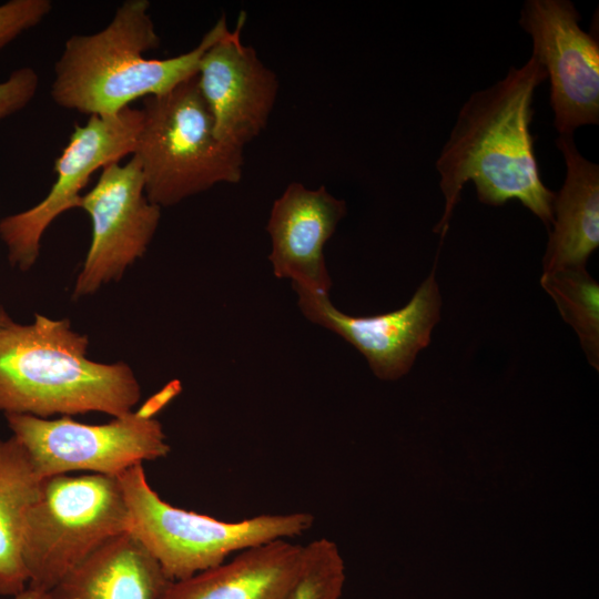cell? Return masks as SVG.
I'll return each mask as SVG.
<instances>
[{"label":"cell","instance_id":"cell-1","mask_svg":"<svg viewBox=\"0 0 599 599\" xmlns=\"http://www.w3.org/2000/svg\"><path fill=\"white\" fill-rule=\"evenodd\" d=\"M546 79L545 68L531 54L463 104L435 164L445 205L434 231L441 237L469 181L481 203L498 206L518 200L547 227L552 225L556 193L542 182L530 132L534 94Z\"/></svg>","mask_w":599,"mask_h":599},{"label":"cell","instance_id":"cell-2","mask_svg":"<svg viewBox=\"0 0 599 599\" xmlns=\"http://www.w3.org/2000/svg\"><path fill=\"white\" fill-rule=\"evenodd\" d=\"M229 30L223 16L190 51L149 59L144 53L160 45L150 2L126 0L102 30L65 40L54 64L51 98L90 116L116 114L139 98L166 93L195 77L205 51Z\"/></svg>","mask_w":599,"mask_h":599},{"label":"cell","instance_id":"cell-3","mask_svg":"<svg viewBox=\"0 0 599 599\" xmlns=\"http://www.w3.org/2000/svg\"><path fill=\"white\" fill-rule=\"evenodd\" d=\"M89 341L68 319L37 314L32 324L0 331V410L40 418L99 412L130 414L140 384L123 363L87 357Z\"/></svg>","mask_w":599,"mask_h":599},{"label":"cell","instance_id":"cell-4","mask_svg":"<svg viewBox=\"0 0 599 599\" xmlns=\"http://www.w3.org/2000/svg\"><path fill=\"white\" fill-rule=\"evenodd\" d=\"M132 156L140 163L146 197L172 206L220 183H238L243 150L222 142L196 75L144 99Z\"/></svg>","mask_w":599,"mask_h":599},{"label":"cell","instance_id":"cell-5","mask_svg":"<svg viewBox=\"0 0 599 599\" xmlns=\"http://www.w3.org/2000/svg\"><path fill=\"white\" fill-rule=\"evenodd\" d=\"M118 480L131 517L130 532L171 581L215 567L244 549L301 536L314 525V516L303 511L223 521L174 507L151 488L142 464Z\"/></svg>","mask_w":599,"mask_h":599},{"label":"cell","instance_id":"cell-6","mask_svg":"<svg viewBox=\"0 0 599 599\" xmlns=\"http://www.w3.org/2000/svg\"><path fill=\"white\" fill-rule=\"evenodd\" d=\"M118 477L99 474L45 478L27 514L22 560L28 587L42 593L110 539L131 531Z\"/></svg>","mask_w":599,"mask_h":599},{"label":"cell","instance_id":"cell-7","mask_svg":"<svg viewBox=\"0 0 599 599\" xmlns=\"http://www.w3.org/2000/svg\"><path fill=\"white\" fill-rule=\"evenodd\" d=\"M171 382L136 412L106 424L90 425L69 416L57 419L4 414L13 435L29 453L42 478L71 471L118 477L129 468L167 456L171 448L154 417L179 392Z\"/></svg>","mask_w":599,"mask_h":599},{"label":"cell","instance_id":"cell-8","mask_svg":"<svg viewBox=\"0 0 599 599\" xmlns=\"http://www.w3.org/2000/svg\"><path fill=\"white\" fill-rule=\"evenodd\" d=\"M142 123L141 109L125 108L113 115H91L75 124L54 163L55 181L44 199L0 221V238L12 266L26 272L40 254L41 238L62 213L80 207L81 191L91 175L109 163L132 155Z\"/></svg>","mask_w":599,"mask_h":599},{"label":"cell","instance_id":"cell-9","mask_svg":"<svg viewBox=\"0 0 599 599\" xmlns=\"http://www.w3.org/2000/svg\"><path fill=\"white\" fill-rule=\"evenodd\" d=\"M91 220V243L77 277L73 298L91 295L119 281L146 252L161 219V207L144 192L135 156L105 165L94 186L81 197Z\"/></svg>","mask_w":599,"mask_h":599},{"label":"cell","instance_id":"cell-10","mask_svg":"<svg viewBox=\"0 0 599 599\" xmlns=\"http://www.w3.org/2000/svg\"><path fill=\"white\" fill-rule=\"evenodd\" d=\"M569 0H527L519 24L550 80V105L559 135L599 122V42L580 26Z\"/></svg>","mask_w":599,"mask_h":599},{"label":"cell","instance_id":"cell-11","mask_svg":"<svg viewBox=\"0 0 599 599\" xmlns=\"http://www.w3.org/2000/svg\"><path fill=\"white\" fill-rule=\"evenodd\" d=\"M295 292L304 316L354 346L383 380H395L409 372L418 353L429 345L440 317L441 298L434 271L405 306L373 316L347 315L332 304L329 295Z\"/></svg>","mask_w":599,"mask_h":599},{"label":"cell","instance_id":"cell-12","mask_svg":"<svg viewBox=\"0 0 599 599\" xmlns=\"http://www.w3.org/2000/svg\"><path fill=\"white\" fill-rule=\"evenodd\" d=\"M244 21L242 13L235 29L205 51L196 74L215 135L241 150L265 129L278 90L275 73L241 40Z\"/></svg>","mask_w":599,"mask_h":599},{"label":"cell","instance_id":"cell-13","mask_svg":"<svg viewBox=\"0 0 599 599\" xmlns=\"http://www.w3.org/2000/svg\"><path fill=\"white\" fill-rule=\"evenodd\" d=\"M345 214V201L325 186L311 190L298 182L288 184L273 203L266 226L273 274L291 280L294 290L329 295L324 246Z\"/></svg>","mask_w":599,"mask_h":599},{"label":"cell","instance_id":"cell-14","mask_svg":"<svg viewBox=\"0 0 599 599\" xmlns=\"http://www.w3.org/2000/svg\"><path fill=\"white\" fill-rule=\"evenodd\" d=\"M303 559L304 545L291 539L272 540L171 581L160 599H288Z\"/></svg>","mask_w":599,"mask_h":599},{"label":"cell","instance_id":"cell-15","mask_svg":"<svg viewBox=\"0 0 599 599\" xmlns=\"http://www.w3.org/2000/svg\"><path fill=\"white\" fill-rule=\"evenodd\" d=\"M566 177L554 201L552 231L542 258V274L586 268L599 246V166L578 151L572 134L556 140Z\"/></svg>","mask_w":599,"mask_h":599},{"label":"cell","instance_id":"cell-16","mask_svg":"<svg viewBox=\"0 0 599 599\" xmlns=\"http://www.w3.org/2000/svg\"><path fill=\"white\" fill-rule=\"evenodd\" d=\"M170 582L144 546L124 532L90 555L42 599H160Z\"/></svg>","mask_w":599,"mask_h":599},{"label":"cell","instance_id":"cell-17","mask_svg":"<svg viewBox=\"0 0 599 599\" xmlns=\"http://www.w3.org/2000/svg\"><path fill=\"white\" fill-rule=\"evenodd\" d=\"M44 480L14 436L0 439V596L16 597L28 587L21 554L23 529Z\"/></svg>","mask_w":599,"mask_h":599},{"label":"cell","instance_id":"cell-18","mask_svg":"<svg viewBox=\"0 0 599 599\" xmlns=\"http://www.w3.org/2000/svg\"><path fill=\"white\" fill-rule=\"evenodd\" d=\"M540 284L577 333L588 362L599 368V285L586 268L542 274Z\"/></svg>","mask_w":599,"mask_h":599},{"label":"cell","instance_id":"cell-19","mask_svg":"<svg viewBox=\"0 0 599 599\" xmlns=\"http://www.w3.org/2000/svg\"><path fill=\"white\" fill-rule=\"evenodd\" d=\"M345 579L337 545L327 538L315 539L304 546L302 569L288 599H339Z\"/></svg>","mask_w":599,"mask_h":599},{"label":"cell","instance_id":"cell-20","mask_svg":"<svg viewBox=\"0 0 599 599\" xmlns=\"http://www.w3.org/2000/svg\"><path fill=\"white\" fill-rule=\"evenodd\" d=\"M51 10L50 0H10L0 4V50L40 24Z\"/></svg>","mask_w":599,"mask_h":599},{"label":"cell","instance_id":"cell-21","mask_svg":"<svg viewBox=\"0 0 599 599\" xmlns=\"http://www.w3.org/2000/svg\"><path fill=\"white\" fill-rule=\"evenodd\" d=\"M39 88V75L31 67L16 69L0 81V121L24 109Z\"/></svg>","mask_w":599,"mask_h":599},{"label":"cell","instance_id":"cell-22","mask_svg":"<svg viewBox=\"0 0 599 599\" xmlns=\"http://www.w3.org/2000/svg\"><path fill=\"white\" fill-rule=\"evenodd\" d=\"M43 595L44 593L40 591L27 587L22 592L17 595L14 599H42Z\"/></svg>","mask_w":599,"mask_h":599},{"label":"cell","instance_id":"cell-23","mask_svg":"<svg viewBox=\"0 0 599 599\" xmlns=\"http://www.w3.org/2000/svg\"><path fill=\"white\" fill-rule=\"evenodd\" d=\"M12 322L13 321L9 317L4 308L0 306V331L10 325Z\"/></svg>","mask_w":599,"mask_h":599}]
</instances>
